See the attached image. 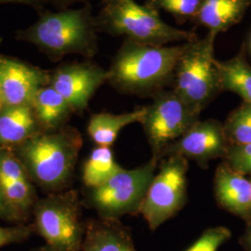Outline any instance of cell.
<instances>
[{"label":"cell","instance_id":"1","mask_svg":"<svg viewBox=\"0 0 251 251\" xmlns=\"http://www.w3.org/2000/svg\"><path fill=\"white\" fill-rule=\"evenodd\" d=\"M187 43L151 46L125 39L107 69V83L121 93L152 97L172 85Z\"/></svg>","mask_w":251,"mask_h":251},{"label":"cell","instance_id":"2","mask_svg":"<svg viewBox=\"0 0 251 251\" xmlns=\"http://www.w3.org/2000/svg\"><path fill=\"white\" fill-rule=\"evenodd\" d=\"M96 16L89 3L78 9L47 11L31 26L19 30L16 38L36 46L52 61L67 55L90 59L98 53Z\"/></svg>","mask_w":251,"mask_h":251},{"label":"cell","instance_id":"3","mask_svg":"<svg viewBox=\"0 0 251 251\" xmlns=\"http://www.w3.org/2000/svg\"><path fill=\"white\" fill-rule=\"evenodd\" d=\"M83 139L74 126L41 130L24 143L9 148L22 162L34 184L46 191L60 192L70 181Z\"/></svg>","mask_w":251,"mask_h":251},{"label":"cell","instance_id":"4","mask_svg":"<svg viewBox=\"0 0 251 251\" xmlns=\"http://www.w3.org/2000/svg\"><path fill=\"white\" fill-rule=\"evenodd\" d=\"M158 12L135 0H102L96 16L97 29L100 33L124 36L126 40L144 45L186 43L198 38L194 32L166 24Z\"/></svg>","mask_w":251,"mask_h":251},{"label":"cell","instance_id":"5","mask_svg":"<svg viewBox=\"0 0 251 251\" xmlns=\"http://www.w3.org/2000/svg\"><path fill=\"white\" fill-rule=\"evenodd\" d=\"M214 33L190 41L177 63L172 90L198 114L221 93L215 64Z\"/></svg>","mask_w":251,"mask_h":251},{"label":"cell","instance_id":"6","mask_svg":"<svg viewBox=\"0 0 251 251\" xmlns=\"http://www.w3.org/2000/svg\"><path fill=\"white\" fill-rule=\"evenodd\" d=\"M35 229L52 251H82L86 223L75 190L53 192L33 208Z\"/></svg>","mask_w":251,"mask_h":251},{"label":"cell","instance_id":"7","mask_svg":"<svg viewBox=\"0 0 251 251\" xmlns=\"http://www.w3.org/2000/svg\"><path fill=\"white\" fill-rule=\"evenodd\" d=\"M158 160L150 161L134 170L118 171L99 187L89 189L86 202L102 219H117L139 213L148 187L157 170Z\"/></svg>","mask_w":251,"mask_h":251},{"label":"cell","instance_id":"8","mask_svg":"<svg viewBox=\"0 0 251 251\" xmlns=\"http://www.w3.org/2000/svg\"><path fill=\"white\" fill-rule=\"evenodd\" d=\"M188 160L179 155L162 158L139 213L154 231L176 215L187 202Z\"/></svg>","mask_w":251,"mask_h":251},{"label":"cell","instance_id":"9","mask_svg":"<svg viewBox=\"0 0 251 251\" xmlns=\"http://www.w3.org/2000/svg\"><path fill=\"white\" fill-rule=\"evenodd\" d=\"M142 125L152 149V156L160 159L163 151L179 140L199 119L200 114L179 98L172 90H164L152 97Z\"/></svg>","mask_w":251,"mask_h":251},{"label":"cell","instance_id":"10","mask_svg":"<svg viewBox=\"0 0 251 251\" xmlns=\"http://www.w3.org/2000/svg\"><path fill=\"white\" fill-rule=\"evenodd\" d=\"M107 80V70L98 64L74 62L64 63L50 72V85L67 100L74 113H81Z\"/></svg>","mask_w":251,"mask_h":251},{"label":"cell","instance_id":"11","mask_svg":"<svg viewBox=\"0 0 251 251\" xmlns=\"http://www.w3.org/2000/svg\"><path fill=\"white\" fill-rule=\"evenodd\" d=\"M229 145L221 122L215 119L198 120L185 134L163 151L160 158L179 155L206 167L213 159L225 157Z\"/></svg>","mask_w":251,"mask_h":251},{"label":"cell","instance_id":"12","mask_svg":"<svg viewBox=\"0 0 251 251\" xmlns=\"http://www.w3.org/2000/svg\"><path fill=\"white\" fill-rule=\"evenodd\" d=\"M50 72L18 59L0 55L3 105H30L36 92L50 85Z\"/></svg>","mask_w":251,"mask_h":251},{"label":"cell","instance_id":"13","mask_svg":"<svg viewBox=\"0 0 251 251\" xmlns=\"http://www.w3.org/2000/svg\"><path fill=\"white\" fill-rule=\"evenodd\" d=\"M0 190L23 221H26L37 201L36 189L25 168L9 148L0 149Z\"/></svg>","mask_w":251,"mask_h":251},{"label":"cell","instance_id":"14","mask_svg":"<svg viewBox=\"0 0 251 251\" xmlns=\"http://www.w3.org/2000/svg\"><path fill=\"white\" fill-rule=\"evenodd\" d=\"M214 192L218 204L234 215L251 218V180L225 162L216 170Z\"/></svg>","mask_w":251,"mask_h":251},{"label":"cell","instance_id":"15","mask_svg":"<svg viewBox=\"0 0 251 251\" xmlns=\"http://www.w3.org/2000/svg\"><path fill=\"white\" fill-rule=\"evenodd\" d=\"M82 251H138L131 231L117 219L90 220Z\"/></svg>","mask_w":251,"mask_h":251},{"label":"cell","instance_id":"16","mask_svg":"<svg viewBox=\"0 0 251 251\" xmlns=\"http://www.w3.org/2000/svg\"><path fill=\"white\" fill-rule=\"evenodd\" d=\"M42 128L30 105H3L0 109V149L13 148Z\"/></svg>","mask_w":251,"mask_h":251},{"label":"cell","instance_id":"17","mask_svg":"<svg viewBox=\"0 0 251 251\" xmlns=\"http://www.w3.org/2000/svg\"><path fill=\"white\" fill-rule=\"evenodd\" d=\"M251 6V0H205L195 24L219 35L239 24Z\"/></svg>","mask_w":251,"mask_h":251},{"label":"cell","instance_id":"18","mask_svg":"<svg viewBox=\"0 0 251 251\" xmlns=\"http://www.w3.org/2000/svg\"><path fill=\"white\" fill-rule=\"evenodd\" d=\"M31 106L42 130H55L66 126L74 114L72 107L50 85L38 90Z\"/></svg>","mask_w":251,"mask_h":251},{"label":"cell","instance_id":"19","mask_svg":"<svg viewBox=\"0 0 251 251\" xmlns=\"http://www.w3.org/2000/svg\"><path fill=\"white\" fill-rule=\"evenodd\" d=\"M215 64L221 92H233L251 104V65L246 59L245 46L227 61L216 59Z\"/></svg>","mask_w":251,"mask_h":251},{"label":"cell","instance_id":"20","mask_svg":"<svg viewBox=\"0 0 251 251\" xmlns=\"http://www.w3.org/2000/svg\"><path fill=\"white\" fill-rule=\"evenodd\" d=\"M146 108H138L124 114L98 113L92 115L88 124V133L98 146L111 147L119 132L133 123H142Z\"/></svg>","mask_w":251,"mask_h":251},{"label":"cell","instance_id":"21","mask_svg":"<svg viewBox=\"0 0 251 251\" xmlns=\"http://www.w3.org/2000/svg\"><path fill=\"white\" fill-rule=\"evenodd\" d=\"M122 169L115 160L111 147L97 146L84 164L82 179L87 188H96Z\"/></svg>","mask_w":251,"mask_h":251},{"label":"cell","instance_id":"22","mask_svg":"<svg viewBox=\"0 0 251 251\" xmlns=\"http://www.w3.org/2000/svg\"><path fill=\"white\" fill-rule=\"evenodd\" d=\"M224 127L230 145L251 144V104L243 101L227 117Z\"/></svg>","mask_w":251,"mask_h":251},{"label":"cell","instance_id":"23","mask_svg":"<svg viewBox=\"0 0 251 251\" xmlns=\"http://www.w3.org/2000/svg\"><path fill=\"white\" fill-rule=\"evenodd\" d=\"M205 0H147L145 5L170 13L178 24L195 23Z\"/></svg>","mask_w":251,"mask_h":251},{"label":"cell","instance_id":"24","mask_svg":"<svg viewBox=\"0 0 251 251\" xmlns=\"http://www.w3.org/2000/svg\"><path fill=\"white\" fill-rule=\"evenodd\" d=\"M231 236V231L225 226L210 227L205 230L198 240L185 251H218Z\"/></svg>","mask_w":251,"mask_h":251},{"label":"cell","instance_id":"25","mask_svg":"<svg viewBox=\"0 0 251 251\" xmlns=\"http://www.w3.org/2000/svg\"><path fill=\"white\" fill-rule=\"evenodd\" d=\"M225 158L233 171L251 175V144L229 145Z\"/></svg>","mask_w":251,"mask_h":251},{"label":"cell","instance_id":"26","mask_svg":"<svg viewBox=\"0 0 251 251\" xmlns=\"http://www.w3.org/2000/svg\"><path fill=\"white\" fill-rule=\"evenodd\" d=\"M34 233H36L34 225L20 224L9 227L0 226V249L10 244L26 241Z\"/></svg>","mask_w":251,"mask_h":251},{"label":"cell","instance_id":"27","mask_svg":"<svg viewBox=\"0 0 251 251\" xmlns=\"http://www.w3.org/2000/svg\"><path fill=\"white\" fill-rule=\"evenodd\" d=\"M0 220L14 222V223H23L21 216L9 205V202L4 197L3 193L0 190Z\"/></svg>","mask_w":251,"mask_h":251},{"label":"cell","instance_id":"28","mask_svg":"<svg viewBox=\"0 0 251 251\" xmlns=\"http://www.w3.org/2000/svg\"><path fill=\"white\" fill-rule=\"evenodd\" d=\"M42 2H43V0H0V4H3V3L23 4V5H27V6L33 7L35 9L41 7Z\"/></svg>","mask_w":251,"mask_h":251},{"label":"cell","instance_id":"29","mask_svg":"<svg viewBox=\"0 0 251 251\" xmlns=\"http://www.w3.org/2000/svg\"><path fill=\"white\" fill-rule=\"evenodd\" d=\"M52 2L55 5L61 6V7H67L75 3H81V2H86L87 0H49Z\"/></svg>","mask_w":251,"mask_h":251},{"label":"cell","instance_id":"30","mask_svg":"<svg viewBox=\"0 0 251 251\" xmlns=\"http://www.w3.org/2000/svg\"><path fill=\"white\" fill-rule=\"evenodd\" d=\"M244 242L246 247L251 251V228L248 231V233H246L245 237H244Z\"/></svg>","mask_w":251,"mask_h":251},{"label":"cell","instance_id":"31","mask_svg":"<svg viewBox=\"0 0 251 251\" xmlns=\"http://www.w3.org/2000/svg\"><path fill=\"white\" fill-rule=\"evenodd\" d=\"M32 251H52L47 245L45 246H43V247H40V248H37V249H35V250H33Z\"/></svg>","mask_w":251,"mask_h":251},{"label":"cell","instance_id":"32","mask_svg":"<svg viewBox=\"0 0 251 251\" xmlns=\"http://www.w3.org/2000/svg\"><path fill=\"white\" fill-rule=\"evenodd\" d=\"M3 106V100H2V96H1V92H0V109Z\"/></svg>","mask_w":251,"mask_h":251},{"label":"cell","instance_id":"33","mask_svg":"<svg viewBox=\"0 0 251 251\" xmlns=\"http://www.w3.org/2000/svg\"></svg>","mask_w":251,"mask_h":251}]
</instances>
